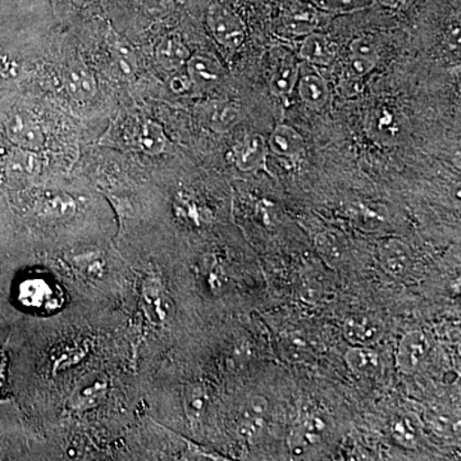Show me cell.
Here are the masks:
<instances>
[{"instance_id": "cell-14", "label": "cell", "mask_w": 461, "mask_h": 461, "mask_svg": "<svg viewBox=\"0 0 461 461\" xmlns=\"http://www.w3.org/2000/svg\"><path fill=\"white\" fill-rule=\"evenodd\" d=\"M300 67L295 58L290 54H284L278 58L277 63L272 68L271 77H269V87L275 95H290L296 87L299 80Z\"/></svg>"}, {"instance_id": "cell-17", "label": "cell", "mask_w": 461, "mask_h": 461, "mask_svg": "<svg viewBox=\"0 0 461 461\" xmlns=\"http://www.w3.org/2000/svg\"><path fill=\"white\" fill-rule=\"evenodd\" d=\"M326 423L318 415H308L302 420L291 433V447L295 453H304L306 450L315 447L321 442Z\"/></svg>"}, {"instance_id": "cell-23", "label": "cell", "mask_w": 461, "mask_h": 461, "mask_svg": "<svg viewBox=\"0 0 461 461\" xmlns=\"http://www.w3.org/2000/svg\"><path fill=\"white\" fill-rule=\"evenodd\" d=\"M186 412L191 420H200L206 406V393L202 384L191 386L186 393Z\"/></svg>"}, {"instance_id": "cell-12", "label": "cell", "mask_w": 461, "mask_h": 461, "mask_svg": "<svg viewBox=\"0 0 461 461\" xmlns=\"http://www.w3.org/2000/svg\"><path fill=\"white\" fill-rule=\"evenodd\" d=\"M344 333L355 346H371L384 335V326L372 315L357 314L345 321Z\"/></svg>"}, {"instance_id": "cell-20", "label": "cell", "mask_w": 461, "mask_h": 461, "mask_svg": "<svg viewBox=\"0 0 461 461\" xmlns=\"http://www.w3.org/2000/svg\"><path fill=\"white\" fill-rule=\"evenodd\" d=\"M315 8L335 14H350L371 7L373 0H311Z\"/></svg>"}, {"instance_id": "cell-21", "label": "cell", "mask_w": 461, "mask_h": 461, "mask_svg": "<svg viewBox=\"0 0 461 461\" xmlns=\"http://www.w3.org/2000/svg\"><path fill=\"white\" fill-rule=\"evenodd\" d=\"M427 423L436 436L451 438L460 432V421L444 411H432L427 414Z\"/></svg>"}, {"instance_id": "cell-1", "label": "cell", "mask_w": 461, "mask_h": 461, "mask_svg": "<svg viewBox=\"0 0 461 461\" xmlns=\"http://www.w3.org/2000/svg\"><path fill=\"white\" fill-rule=\"evenodd\" d=\"M0 135L48 158H75L87 144L83 124L20 84L0 90Z\"/></svg>"}, {"instance_id": "cell-15", "label": "cell", "mask_w": 461, "mask_h": 461, "mask_svg": "<svg viewBox=\"0 0 461 461\" xmlns=\"http://www.w3.org/2000/svg\"><path fill=\"white\" fill-rule=\"evenodd\" d=\"M296 86L300 99L312 111H321L329 105L330 100L329 85L321 76L318 74L299 76Z\"/></svg>"}, {"instance_id": "cell-16", "label": "cell", "mask_w": 461, "mask_h": 461, "mask_svg": "<svg viewBox=\"0 0 461 461\" xmlns=\"http://www.w3.org/2000/svg\"><path fill=\"white\" fill-rule=\"evenodd\" d=\"M379 259L388 275L402 277L411 267V250L402 240H386L379 249Z\"/></svg>"}, {"instance_id": "cell-19", "label": "cell", "mask_w": 461, "mask_h": 461, "mask_svg": "<svg viewBox=\"0 0 461 461\" xmlns=\"http://www.w3.org/2000/svg\"><path fill=\"white\" fill-rule=\"evenodd\" d=\"M345 359L351 371L362 377H375L381 372V357L369 346H354L348 348Z\"/></svg>"}, {"instance_id": "cell-4", "label": "cell", "mask_w": 461, "mask_h": 461, "mask_svg": "<svg viewBox=\"0 0 461 461\" xmlns=\"http://www.w3.org/2000/svg\"><path fill=\"white\" fill-rule=\"evenodd\" d=\"M194 114L203 129L223 135L241 121V107L233 100L208 98L196 103Z\"/></svg>"}, {"instance_id": "cell-9", "label": "cell", "mask_w": 461, "mask_h": 461, "mask_svg": "<svg viewBox=\"0 0 461 461\" xmlns=\"http://www.w3.org/2000/svg\"><path fill=\"white\" fill-rule=\"evenodd\" d=\"M429 350V342L421 330H411L406 333L397 348V368L405 375L417 371L426 359Z\"/></svg>"}, {"instance_id": "cell-24", "label": "cell", "mask_w": 461, "mask_h": 461, "mask_svg": "<svg viewBox=\"0 0 461 461\" xmlns=\"http://www.w3.org/2000/svg\"><path fill=\"white\" fill-rule=\"evenodd\" d=\"M7 355L0 350V397L5 395V371H7Z\"/></svg>"}, {"instance_id": "cell-7", "label": "cell", "mask_w": 461, "mask_h": 461, "mask_svg": "<svg viewBox=\"0 0 461 461\" xmlns=\"http://www.w3.org/2000/svg\"><path fill=\"white\" fill-rule=\"evenodd\" d=\"M54 11L65 27L77 25L90 18L105 16L107 0H50Z\"/></svg>"}, {"instance_id": "cell-13", "label": "cell", "mask_w": 461, "mask_h": 461, "mask_svg": "<svg viewBox=\"0 0 461 461\" xmlns=\"http://www.w3.org/2000/svg\"><path fill=\"white\" fill-rule=\"evenodd\" d=\"M268 150L285 159H296L304 154L305 141L294 127L278 124L269 136Z\"/></svg>"}, {"instance_id": "cell-2", "label": "cell", "mask_w": 461, "mask_h": 461, "mask_svg": "<svg viewBox=\"0 0 461 461\" xmlns=\"http://www.w3.org/2000/svg\"><path fill=\"white\" fill-rule=\"evenodd\" d=\"M206 29L217 44L227 50H239L247 41L244 20L223 0H211L204 9Z\"/></svg>"}, {"instance_id": "cell-10", "label": "cell", "mask_w": 461, "mask_h": 461, "mask_svg": "<svg viewBox=\"0 0 461 461\" xmlns=\"http://www.w3.org/2000/svg\"><path fill=\"white\" fill-rule=\"evenodd\" d=\"M268 144L259 133H250L233 149V160L240 171L253 172L266 165Z\"/></svg>"}, {"instance_id": "cell-8", "label": "cell", "mask_w": 461, "mask_h": 461, "mask_svg": "<svg viewBox=\"0 0 461 461\" xmlns=\"http://www.w3.org/2000/svg\"><path fill=\"white\" fill-rule=\"evenodd\" d=\"M378 63V48L369 36H359L348 47V72L351 78L359 80L371 74Z\"/></svg>"}, {"instance_id": "cell-18", "label": "cell", "mask_w": 461, "mask_h": 461, "mask_svg": "<svg viewBox=\"0 0 461 461\" xmlns=\"http://www.w3.org/2000/svg\"><path fill=\"white\" fill-rule=\"evenodd\" d=\"M390 429L397 444L405 448L417 447L423 436V424L412 412H405L393 418Z\"/></svg>"}, {"instance_id": "cell-5", "label": "cell", "mask_w": 461, "mask_h": 461, "mask_svg": "<svg viewBox=\"0 0 461 461\" xmlns=\"http://www.w3.org/2000/svg\"><path fill=\"white\" fill-rule=\"evenodd\" d=\"M185 72L194 85L195 94H209L217 89L223 80V67L217 58L205 51L191 54Z\"/></svg>"}, {"instance_id": "cell-11", "label": "cell", "mask_w": 461, "mask_h": 461, "mask_svg": "<svg viewBox=\"0 0 461 461\" xmlns=\"http://www.w3.org/2000/svg\"><path fill=\"white\" fill-rule=\"evenodd\" d=\"M338 54V44L324 33H309L300 44V58L313 66H330L335 62Z\"/></svg>"}, {"instance_id": "cell-6", "label": "cell", "mask_w": 461, "mask_h": 461, "mask_svg": "<svg viewBox=\"0 0 461 461\" xmlns=\"http://www.w3.org/2000/svg\"><path fill=\"white\" fill-rule=\"evenodd\" d=\"M320 25V16L313 5L293 3L278 21V33L284 38H305Z\"/></svg>"}, {"instance_id": "cell-22", "label": "cell", "mask_w": 461, "mask_h": 461, "mask_svg": "<svg viewBox=\"0 0 461 461\" xmlns=\"http://www.w3.org/2000/svg\"><path fill=\"white\" fill-rule=\"evenodd\" d=\"M266 429V418L242 415L239 424L240 436L244 437L249 444H257Z\"/></svg>"}, {"instance_id": "cell-3", "label": "cell", "mask_w": 461, "mask_h": 461, "mask_svg": "<svg viewBox=\"0 0 461 461\" xmlns=\"http://www.w3.org/2000/svg\"><path fill=\"white\" fill-rule=\"evenodd\" d=\"M17 299L23 308L42 315L56 313L65 304L62 288L45 277H30L21 282Z\"/></svg>"}, {"instance_id": "cell-25", "label": "cell", "mask_w": 461, "mask_h": 461, "mask_svg": "<svg viewBox=\"0 0 461 461\" xmlns=\"http://www.w3.org/2000/svg\"><path fill=\"white\" fill-rule=\"evenodd\" d=\"M411 2V0H378L379 5H384V8L393 9V11L405 8Z\"/></svg>"}]
</instances>
